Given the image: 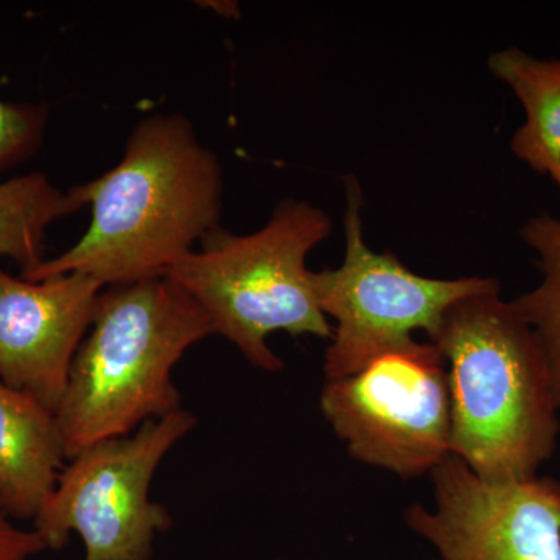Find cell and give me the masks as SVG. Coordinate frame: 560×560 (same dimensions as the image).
Segmentation results:
<instances>
[{"mask_svg": "<svg viewBox=\"0 0 560 560\" xmlns=\"http://www.w3.org/2000/svg\"><path fill=\"white\" fill-rule=\"evenodd\" d=\"M72 191L91 205L90 228L22 279L81 272L114 287L165 278L220 228L223 171L187 117L153 114L136 125L116 167Z\"/></svg>", "mask_w": 560, "mask_h": 560, "instance_id": "6da1fadb", "label": "cell"}, {"mask_svg": "<svg viewBox=\"0 0 560 560\" xmlns=\"http://www.w3.org/2000/svg\"><path fill=\"white\" fill-rule=\"evenodd\" d=\"M451 389V455L481 480L537 477L555 453L560 408L536 330L500 289L464 298L434 338Z\"/></svg>", "mask_w": 560, "mask_h": 560, "instance_id": "7a4b0ae2", "label": "cell"}, {"mask_svg": "<svg viewBox=\"0 0 560 560\" xmlns=\"http://www.w3.org/2000/svg\"><path fill=\"white\" fill-rule=\"evenodd\" d=\"M210 335L209 316L168 278L103 289L55 412L66 458L183 410L173 370Z\"/></svg>", "mask_w": 560, "mask_h": 560, "instance_id": "3957f363", "label": "cell"}, {"mask_svg": "<svg viewBox=\"0 0 560 560\" xmlns=\"http://www.w3.org/2000/svg\"><path fill=\"white\" fill-rule=\"evenodd\" d=\"M331 232L329 215L305 201L285 200L261 230L235 235L217 228L202 237L200 249L187 254L165 278L198 302L213 334L230 340L249 363L276 372L282 361L268 337L331 338L320 312L308 253Z\"/></svg>", "mask_w": 560, "mask_h": 560, "instance_id": "277c9868", "label": "cell"}, {"mask_svg": "<svg viewBox=\"0 0 560 560\" xmlns=\"http://www.w3.org/2000/svg\"><path fill=\"white\" fill-rule=\"evenodd\" d=\"M197 422L191 412L179 410L69 459L33 521L47 550H61L75 533L83 540L84 560H150L158 534L173 523L164 504L150 499L151 481Z\"/></svg>", "mask_w": 560, "mask_h": 560, "instance_id": "5b68a950", "label": "cell"}, {"mask_svg": "<svg viewBox=\"0 0 560 560\" xmlns=\"http://www.w3.org/2000/svg\"><path fill=\"white\" fill-rule=\"evenodd\" d=\"M345 184V261L337 270L313 272L320 312L337 320L324 355L326 381L348 377L385 353L408 348L416 330H425L433 341L455 302L500 289L489 278H423L394 254L368 248L360 183L349 176Z\"/></svg>", "mask_w": 560, "mask_h": 560, "instance_id": "8992f818", "label": "cell"}, {"mask_svg": "<svg viewBox=\"0 0 560 560\" xmlns=\"http://www.w3.org/2000/svg\"><path fill=\"white\" fill-rule=\"evenodd\" d=\"M319 407L349 455L368 466L419 477L451 455L447 368L433 342H412L326 381Z\"/></svg>", "mask_w": 560, "mask_h": 560, "instance_id": "52a82bcc", "label": "cell"}, {"mask_svg": "<svg viewBox=\"0 0 560 560\" xmlns=\"http://www.w3.org/2000/svg\"><path fill=\"white\" fill-rule=\"evenodd\" d=\"M431 478L434 511L412 504L405 522L442 560H560V481H486L453 455Z\"/></svg>", "mask_w": 560, "mask_h": 560, "instance_id": "ba28073f", "label": "cell"}, {"mask_svg": "<svg viewBox=\"0 0 560 560\" xmlns=\"http://www.w3.org/2000/svg\"><path fill=\"white\" fill-rule=\"evenodd\" d=\"M103 289L81 272L27 280L0 268V378L57 412Z\"/></svg>", "mask_w": 560, "mask_h": 560, "instance_id": "9c48e42d", "label": "cell"}, {"mask_svg": "<svg viewBox=\"0 0 560 560\" xmlns=\"http://www.w3.org/2000/svg\"><path fill=\"white\" fill-rule=\"evenodd\" d=\"M66 460L55 412L0 378V506L13 521H35Z\"/></svg>", "mask_w": 560, "mask_h": 560, "instance_id": "30bf717a", "label": "cell"}, {"mask_svg": "<svg viewBox=\"0 0 560 560\" xmlns=\"http://www.w3.org/2000/svg\"><path fill=\"white\" fill-rule=\"evenodd\" d=\"M489 69L525 109V124L511 140L512 153L550 176L560 191V61L537 60L512 47L493 54Z\"/></svg>", "mask_w": 560, "mask_h": 560, "instance_id": "8fae6325", "label": "cell"}, {"mask_svg": "<svg viewBox=\"0 0 560 560\" xmlns=\"http://www.w3.org/2000/svg\"><path fill=\"white\" fill-rule=\"evenodd\" d=\"M83 206L72 189L62 191L40 173L0 183V257L21 267V275L43 264L46 232Z\"/></svg>", "mask_w": 560, "mask_h": 560, "instance_id": "7c38bea8", "label": "cell"}, {"mask_svg": "<svg viewBox=\"0 0 560 560\" xmlns=\"http://www.w3.org/2000/svg\"><path fill=\"white\" fill-rule=\"evenodd\" d=\"M522 237L539 254L544 279L514 302L539 337L560 405V220L536 217L523 228Z\"/></svg>", "mask_w": 560, "mask_h": 560, "instance_id": "4fadbf2b", "label": "cell"}, {"mask_svg": "<svg viewBox=\"0 0 560 560\" xmlns=\"http://www.w3.org/2000/svg\"><path fill=\"white\" fill-rule=\"evenodd\" d=\"M49 121L47 105L0 101V172L38 151Z\"/></svg>", "mask_w": 560, "mask_h": 560, "instance_id": "5bb4252c", "label": "cell"}, {"mask_svg": "<svg viewBox=\"0 0 560 560\" xmlns=\"http://www.w3.org/2000/svg\"><path fill=\"white\" fill-rule=\"evenodd\" d=\"M47 547L35 529H22L0 506V560H31Z\"/></svg>", "mask_w": 560, "mask_h": 560, "instance_id": "9a60e30c", "label": "cell"}, {"mask_svg": "<svg viewBox=\"0 0 560 560\" xmlns=\"http://www.w3.org/2000/svg\"><path fill=\"white\" fill-rule=\"evenodd\" d=\"M200 5H209L208 9L217 11L224 18L237 16V3L234 2H206L200 3Z\"/></svg>", "mask_w": 560, "mask_h": 560, "instance_id": "2e32d148", "label": "cell"}]
</instances>
